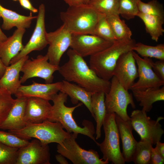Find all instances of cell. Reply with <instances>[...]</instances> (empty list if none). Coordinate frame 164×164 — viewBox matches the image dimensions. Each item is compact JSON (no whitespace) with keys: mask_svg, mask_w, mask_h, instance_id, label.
Segmentation results:
<instances>
[{"mask_svg":"<svg viewBox=\"0 0 164 164\" xmlns=\"http://www.w3.org/2000/svg\"><path fill=\"white\" fill-rule=\"evenodd\" d=\"M68 61L58 70L64 80L73 82L90 92L109 91L111 81L99 77L82 57L70 48L67 50Z\"/></svg>","mask_w":164,"mask_h":164,"instance_id":"obj_1","label":"cell"},{"mask_svg":"<svg viewBox=\"0 0 164 164\" xmlns=\"http://www.w3.org/2000/svg\"><path fill=\"white\" fill-rule=\"evenodd\" d=\"M68 96L67 94L60 91L53 97L52 100L53 104L50 121L59 123L63 128L70 133L77 135L80 134L87 136L97 144L98 142L94 136L95 131L93 123L84 120L83 124L84 127H82L77 125L73 117L74 111L83 104L81 102L73 107H67L65 105V103L67 101Z\"/></svg>","mask_w":164,"mask_h":164,"instance_id":"obj_2","label":"cell"},{"mask_svg":"<svg viewBox=\"0 0 164 164\" xmlns=\"http://www.w3.org/2000/svg\"><path fill=\"white\" fill-rule=\"evenodd\" d=\"M136 43L132 39L116 40L109 47L90 56L89 66L99 77L110 80L113 76L114 70L120 56L132 50Z\"/></svg>","mask_w":164,"mask_h":164,"instance_id":"obj_3","label":"cell"},{"mask_svg":"<svg viewBox=\"0 0 164 164\" xmlns=\"http://www.w3.org/2000/svg\"><path fill=\"white\" fill-rule=\"evenodd\" d=\"M88 4L70 6L61 12L60 17L72 34H93L96 25L102 15Z\"/></svg>","mask_w":164,"mask_h":164,"instance_id":"obj_4","label":"cell"},{"mask_svg":"<svg viewBox=\"0 0 164 164\" xmlns=\"http://www.w3.org/2000/svg\"><path fill=\"white\" fill-rule=\"evenodd\" d=\"M59 122L46 120L37 123L27 124L23 128L8 131L19 137L29 140L32 138L45 145L56 143L60 145L70 135Z\"/></svg>","mask_w":164,"mask_h":164,"instance_id":"obj_5","label":"cell"},{"mask_svg":"<svg viewBox=\"0 0 164 164\" xmlns=\"http://www.w3.org/2000/svg\"><path fill=\"white\" fill-rule=\"evenodd\" d=\"M115 115L114 113H107L102 125L104 139L97 145L103 154L104 160L114 164H125V162L120 149V135Z\"/></svg>","mask_w":164,"mask_h":164,"instance_id":"obj_6","label":"cell"},{"mask_svg":"<svg viewBox=\"0 0 164 164\" xmlns=\"http://www.w3.org/2000/svg\"><path fill=\"white\" fill-rule=\"evenodd\" d=\"M110 81L109 90L105 94L107 113H114L124 120H129L130 118L127 112L128 106L130 105L132 108H135L132 94L125 89L114 76Z\"/></svg>","mask_w":164,"mask_h":164,"instance_id":"obj_7","label":"cell"},{"mask_svg":"<svg viewBox=\"0 0 164 164\" xmlns=\"http://www.w3.org/2000/svg\"><path fill=\"white\" fill-rule=\"evenodd\" d=\"M78 135L72 133L63 141L58 144L57 152L70 160L74 164H108L109 161L100 159L97 152L93 149L86 150L76 141Z\"/></svg>","mask_w":164,"mask_h":164,"instance_id":"obj_8","label":"cell"},{"mask_svg":"<svg viewBox=\"0 0 164 164\" xmlns=\"http://www.w3.org/2000/svg\"><path fill=\"white\" fill-rule=\"evenodd\" d=\"M146 112L142 110L133 111L130 115V121L133 130L139 135L141 140L148 141L152 145L160 141L164 133L159 121L164 117L159 116L156 120L151 119Z\"/></svg>","mask_w":164,"mask_h":164,"instance_id":"obj_9","label":"cell"},{"mask_svg":"<svg viewBox=\"0 0 164 164\" xmlns=\"http://www.w3.org/2000/svg\"><path fill=\"white\" fill-rule=\"evenodd\" d=\"M59 66L50 63L46 54L38 55L36 58L27 59L24 63L21 72L23 75L20 79V82L24 83L31 78L39 77L43 79L46 84L52 83L55 72L58 71Z\"/></svg>","mask_w":164,"mask_h":164,"instance_id":"obj_10","label":"cell"},{"mask_svg":"<svg viewBox=\"0 0 164 164\" xmlns=\"http://www.w3.org/2000/svg\"><path fill=\"white\" fill-rule=\"evenodd\" d=\"M45 14V6L41 4L39 6L36 26L31 38L22 50L11 60L9 65L16 63L33 51L43 50L48 45Z\"/></svg>","mask_w":164,"mask_h":164,"instance_id":"obj_11","label":"cell"},{"mask_svg":"<svg viewBox=\"0 0 164 164\" xmlns=\"http://www.w3.org/2000/svg\"><path fill=\"white\" fill-rule=\"evenodd\" d=\"M72 34L63 24L53 32L47 33L48 45L47 53L49 62L59 66L61 59L64 53L70 47Z\"/></svg>","mask_w":164,"mask_h":164,"instance_id":"obj_12","label":"cell"},{"mask_svg":"<svg viewBox=\"0 0 164 164\" xmlns=\"http://www.w3.org/2000/svg\"><path fill=\"white\" fill-rule=\"evenodd\" d=\"M133 54L137 66L138 79L130 90L141 91L149 88H158L164 86V81L160 79L153 71L152 60L148 57H142L133 51Z\"/></svg>","mask_w":164,"mask_h":164,"instance_id":"obj_13","label":"cell"},{"mask_svg":"<svg viewBox=\"0 0 164 164\" xmlns=\"http://www.w3.org/2000/svg\"><path fill=\"white\" fill-rule=\"evenodd\" d=\"M113 43L93 34H72L70 48L84 57L101 52Z\"/></svg>","mask_w":164,"mask_h":164,"instance_id":"obj_14","label":"cell"},{"mask_svg":"<svg viewBox=\"0 0 164 164\" xmlns=\"http://www.w3.org/2000/svg\"><path fill=\"white\" fill-rule=\"evenodd\" d=\"M50 156L48 145L34 138L19 149L15 164H50Z\"/></svg>","mask_w":164,"mask_h":164,"instance_id":"obj_15","label":"cell"},{"mask_svg":"<svg viewBox=\"0 0 164 164\" xmlns=\"http://www.w3.org/2000/svg\"><path fill=\"white\" fill-rule=\"evenodd\" d=\"M113 75L125 89L130 90L138 77L133 50L126 52L120 56L115 67Z\"/></svg>","mask_w":164,"mask_h":164,"instance_id":"obj_16","label":"cell"},{"mask_svg":"<svg viewBox=\"0 0 164 164\" xmlns=\"http://www.w3.org/2000/svg\"><path fill=\"white\" fill-rule=\"evenodd\" d=\"M52 105L47 100L36 97L27 98L24 121L26 125L50 121Z\"/></svg>","mask_w":164,"mask_h":164,"instance_id":"obj_17","label":"cell"},{"mask_svg":"<svg viewBox=\"0 0 164 164\" xmlns=\"http://www.w3.org/2000/svg\"><path fill=\"white\" fill-rule=\"evenodd\" d=\"M28 85H21L14 95L16 97H36L52 101L54 96L60 91L61 81L45 84L33 81Z\"/></svg>","mask_w":164,"mask_h":164,"instance_id":"obj_18","label":"cell"},{"mask_svg":"<svg viewBox=\"0 0 164 164\" xmlns=\"http://www.w3.org/2000/svg\"><path fill=\"white\" fill-rule=\"evenodd\" d=\"M115 119L122 141L123 157L125 162H131L138 142L133 135L130 119L124 121L116 114Z\"/></svg>","mask_w":164,"mask_h":164,"instance_id":"obj_19","label":"cell"},{"mask_svg":"<svg viewBox=\"0 0 164 164\" xmlns=\"http://www.w3.org/2000/svg\"><path fill=\"white\" fill-rule=\"evenodd\" d=\"M27 98L16 97L5 120L0 125V129L16 130L25 127L24 121Z\"/></svg>","mask_w":164,"mask_h":164,"instance_id":"obj_20","label":"cell"},{"mask_svg":"<svg viewBox=\"0 0 164 164\" xmlns=\"http://www.w3.org/2000/svg\"><path fill=\"white\" fill-rule=\"evenodd\" d=\"M25 31L24 29H17L11 36L0 44V58L6 67L24 48L22 39Z\"/></svg>","mask_w":164,"mask_h":164,"instance_id":"obj_21","label":"cell"},{"mask_svg":"<svg viewBox=\"0 0 164 164\" xmlns=\"http://www.w3.org/2000/svg\"><path fill=\"white\" fill-rule=\"evenodd\" d=\"M26 56L17 62L6 67L5 71L0 78V88L7 90L12 95H14L21 85L19 73L25 62L29 59Z\"/></svg>","mask_w":164,"mask_h":164,"instance_id":"obj_22","label":"cell"},{"mask_svg":"<svg viewBox=\"0 0 164 164\" xmlns=\"http://www.w3.org/2000/svg\"><path fill=\"white\" fill-rule=\"evenodd\" d=\"M37 16H32L31 12L28 16L20 15L16 12L3 7L0 4V18L3 19L2 28L9 30L14 27L26 29L31 26L32 20Z\"/></svg>","mask_w":164,"mask_h":164,"instance_id":"obj_23","label":"cell"},{"mask_svg":"<svg viewBox=\"0 0 164 164\" xmlns=\"http://www.w3.org/2000/svg\"><path fill=\"white\" fill-rule=\"evenodd\" d=\"M60 92L67 94L70 98L72 103L80 101L87 108L92 116L94 118L91 106V98L93 93L87 90L77 84L63 80L61 81Z\"/></svg>","mask_w":164,"mask_h":164,"instance_id":"obj_24","label":"cell"},{"mask_svg":"<svg viewBox=\"0 0 164 164\" xmlns=\"http://www.w3.org/2000/svg\"><path fill=\"white\" fill-rule=\"evenodd\" d=\"M136 100L142 107V110L146 112H149L155 102L164 100V86L158 88H149L141 91H132Z\"/></svg>","mask_w":164,"mask_h":164,"instance_id":"obj_25","label":"cell"},{"mask_svg":"<svg viewBox=\"0 0 164 164\" xmlns=\"http://www.w3.org/2000/svg\"><path fill=\"white\" fill-rule=\"evenodd\" d=\"M105 93L102 92L94 93L91 98V106L96 123V139L101 136V128L107 114L105 103Z\"/></svg>","mask_w":164,"mask_h":164,"instance_id":"obj_26","label":"cell"},{"mask_svg":"<svg viewBox=\"0 0 164 164\" xmlns=\"http://www.w3.org/2000/svg\"><path fill=\"white\" fill-rule=\"evenodd\" d=\"M137 16L144 22L146 32L149 34L151 39L158 42L159 37L163 36L164 32V29L162 27L164 18L139 12Z\"/></svg>","mask_w":164,"mask_h":164,"instance_id":"obj_27","label":"cell"},{"mask_svg":"<svg viewBox=\"0 0 164 164\" xmlns=\"http://www.w3.org/2000/svg\"><path fill=\"white\" fill-rule=\"evenodd\" d=\"M106 16L116 40L132 39L131 30L119 15Z\"/></svg>","mask_w":164,"mask_h":164,"instance_id":"obj_28","label":"cell"},{"mask_svg":"<svg viewBox=\"0 0 164 164\" xmlns=\"http://www.w3.org/2000/svg\"><path fill=\"white\" fill-rule=\"evenodd\" d=\"M132 50L142 57L153 58L164 60V44L151 46L141 43H136Z\"/></svg>","mask_w":164,"mask_h":164,"instance_id":"obj_29","label":"cell"},{"mask_svg":"<svg viewBox=\"0 0 164 164\" xmlns=\"http://www.w3.org/2000/svg\"><path fill=\"white\" fill-rule=\"evenodd\" d=\"M152 145L148 141L138 142L132 162L135 164H150Z\"/></svg>","mask_w":164,"mask_h":164,"instance_id":"obj_30","label":"cell"},{"mask_svg":"<svg viewBox=\"0 0 164 164\" xmlns=\"http://www.w3.org/2000/svg\"><path fill=\"white\" fill-rule=\"evenodd\" d=\"M119 0H90L87 4L100 13L108 16L119 15Z\"/></svg>","mask_w":164,"mask_h":164,"instance_id":"obj_31","label":"cell"},{"mask_svg":"<svg viewBox=\"0 0 164 164\" xmlns=\"http://www.w3.org/2000/svg\"><path fill=\"white\" fill-rule=\"evenodd\" d=\"M137 5L139 12L164 18L163 5L157 0H151L147 3L139 0Z\"/></svg>","mask_w":164,"mask_h":164,"instance_id":"obj_32","label":"cell"},{"mask_svg":"<svg viewBox=\"0 0 164 164\" xmlns=\"http://www.w3.org/2000/svg\"><path fill=\"white\" fill-rule=\"evenodd\" d=\"M93 34L112 42L117 40L104 15H102L97 23Z\"/></svg>","mask_w":164,"mask_h":164,"instance_id":"obj_33","label":"cell"},{"mask_svg":"<svg viewBox=\"0 0 164 164\" xmlns=\"http://www.w3.org/2000/svg\"><path fill=\"white\" fill-rule=\"evenodd\" d=\"M139 0H119L118 14L124 19H134L139 12L137 3Z\"/></svg>","mask_w":164,"mask_h":164,"instance_id":"obj_34","label":"cell"},{"mask_svg":"<svg viewBox=\"0 0 164 164\" xmlns=\"http://www.w3.org/2000/svg\"><path fill=\"white\" fill-rule=\"evenodd\" d=\"M15 101L7 90L0 88V125L6 118Z\"/></svg>","mask_w":164,"mask_h":164,"instance_id":"obj_35","label":"cell"},{"mask_svg":"<svg viewBox=\"0 0 164 164\" xmlns=\"http://www.w3.org/2000/svg\"><path fill=\"white\" fill-rule=\"evenodd\" d=\"M29 142L8 132L0 130V143L7 146L20 148L27 145Z\"/></svg>","mask_w":164,"mask_h":164,"instance_id":"obj_36","label":"cell"},{"mask_svg":"<svg viewBox=\"0 0 164 164\" xmlns=\"http://www.w3.org/2000/svg\"><path fill=\"white\" fill-rule=\"evenodd\" d=\"M18 149L0 143V164H15Z\"/></svg>","mask_w":164,"mask_h":164,"instance_id":"obj_37","label":"cell"},{"mask_svg":"<svg viewBox=\"0 0 164 164\" xmlns=\"http://www.w3.org/2000/svg\"><path fill=\"white\" fill-rule=\"evenodd\" d=\"M152 67L153 71L157 76L164 81V60H159L153 62Z\"/></svg>","mask_w":164,"mask_h":164,"instance_id":"obj_38","label":"cell"},{"mask_svg":"<svg viewBox=\"0 0 164 164\" xmlns=\"http://www.w3.org/2000/svg\"><path fill=\"white\" fill-rule=\"evenodd\" d=\"M164 163V157L157 151L155 148L152 147L150 164H162Z\"/></svg>","mask_w":164,"mask_h":164,"instance_id":"obj_39","label":"cell"},{"mask_svg":"<svg viewBox=\"0 0 164 164\" xmlns=\"http://www.w3.org/2000/svg\"><path fill=\"white\" fill-rule=\"evenodd\" d=\"M20 5L24 8L34 13L38 12V10L34 7L29 0H19Z\"/></svg>","mask_w":164,"mask_h":164,"instance_id":"obj_40","label":"cell"},{"mask_svg":"<svg viewBox=\"0 0 164 164\" xmlns=\"http://www.w3.org/2000/svg\"><path fill=\"white\" fill-rule=\"evenodd\" d=\"M69 6L86 4V0H63Z\"/></svg>","mask_w":164,"mask_h":164,"instance_id":"obj_41","label":"cell"},{"mask_svg":"<svg viewBox=\"0 0 164 164\" xmlns=\"http://www.w3.org/2000/svg\"><path fill=\"white\" fill-rule=\"evenodd\" d=\"M155 149L160 154L164 157V143L159 141L155 144Z\"/></svg>","mask_w":164,"mask_h":164,"instance_id":"obj_42","label":"cell"},{"mask_svg":"<svg viewBox=\"0 0 164 164\" xmlns=\"http://www.w3.org/2000/svg\"><path fill=\"white\" fill-rule=\"evenodd\" d=\"M59 154L55 156V158L56 161L61 164H68V162L66 159L65 157L61 154Z\"/></svg>","mask_w":164,"mask_h":164,"instance_id":"obj_43","label":"cell"},{"mask_svg":"<svg viewBox=\"0 0 164 164\" xmlns=\"http://www.w3.org/2000/svg\"><path fill=\"white\" fill-rule=\"evenodd\" d=\"M6 67L4 65L0 58V78L4 74Z\"/></svg>","mask_w":164,"mask_h":164,"instance_id":"obj_44","label":"cell"},{"mask_svg":"<svg viewBox=\"0 0 164 164\" xmlns=\"http://www.w3.org/2000/svg\"><path fill=\"white\" fill-rule=\"evenodd\" d=\"M7 38V37L2 31L0 27V44L4 42Z\"/></svg>","mask_w":164,"mask_h":164,"instance_id":"obj_45","label":"cell"},{"mask_svg":"<svg viewBox=\"0 0 164 164\" xmlns=\"http://www.w3.org/2000/svg\"><path fill=\"white\" fill-rule=\"evenodd\" d=\"M90 0H86V4H87Z\"/></svg>","mask_w":164,"mask_h":164,"instance_id":"obj_46","label":"cell"},{"mask_svg":"<svg viewBox=\"0 0 164 164\" xmlns=\"http://www.w3.org/2000/svg\"><path fill=\"white\" fill-rule=\"evenodd\" d=\"M13 0L15 1H19V0Z\"/></svg>","mask_w":164,"mask_h":164,"instance_id":"obj_47","label":"cell"}]
</instances>
